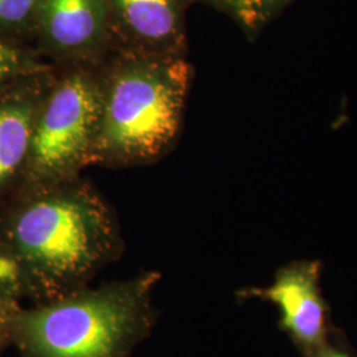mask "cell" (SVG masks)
<instances>
[{
  "mask_svg": "<svg viewBox=\"0 0 357 357\" xmlns=\"http://www.w3.org/2000/svg\"><path fill=\"white\" fill-rule=\"evenodd\" d=\"M40 0H0V40L33 38Z\"/></svg>",
  "mask_w": 357,
  "mask_h": 357,
  "instance_id": "obj_10",
  "label": "cell"
},
{
  "mask_svg": "<svg viewBox=\"0 0 357 357\" xmlns=\"http://www.w3.org/2000/svg\"><path fill=\"white\" fill-rule=\"evenodd\" d=\"M44 70L26 52L19 50L10 41L0 40V91L16 79Z\"/></svg>",
  "mask_w": 357,
  "mask_h": 357,
  "instance_id": "obj_12",
  "label": "cell"
},
{
  "mask_svg": "<svg viewBox=\"0 0 357 357\" xmlns=\"http://www.w3.org/2000/svg\"><path fill=\"white\" fill-rule=\"evenodd\" d=\"M196 0H105L112 52L185 56Z\"/></svg>",
  "mask_w": 357,
  "mask_h": 357,
  "instance_id": "obj_6",
  "label": "cell"
},
{
  "mask_svg": "<svg viewBox=\"0 0 357 357\" xmlns=\"http://www.w3.org/2000/svg\"><path fill=\"white\" fill-rule=\"evenodd\" d=\"M22 307L0 305V352L11 348V326L13 317Z\"/></svg>",
  "mask_w": 357,
  "mask_h": 357,
  "instance_id": "obj_13",
  "label": "cell"
},
{
  "mask_svg": "<svg viewBox=\"0 0 357 357\" xmlns=\"http://www.w3.org/2000/svg\"><path fill=\"white\" fill-rule=\"evenodd\" d=\"M160 278L142 271L23 306L13 317L11 347L20 357H132L159 319L153 293Z\"/></svg>",
  "mask_w": 357,
  "mask_h": 357,
  "instance_id": "obj_2",
  "label": "cell"
},
{
  "mask_svg": "<svg viewBox=\"0 0 357 357\" xmlns=\"http://www.w3.org/2000/svg\"><path fill=\"white\" fill-rule=\"evenodd\" d=\"M24 301H28V293L22 270L0 241V305L22 307Z\"/></svg>",
  "mask_w": 357,
  "mask_h": 357,
  "instance_id": "obj_11",
  "label": "cell"
},
{
  "mask_svg": "<svg viewBox=\"0 0 357 357\" xmlns=\"http://www.w3.org/2000/svg\"><path fill=\"white\" fill-rule=\"evenodd\" d=\"M33 38L61 66L101 63L112 53L105 0H40Z\"/></svg>",
  "mask_w": 357,
  "mask_h": 357,
  "instance_id": "obj_5",
  "label": "cell"
},
{
  "mask_svg": "<svg viewBox=\"0 0 357 357\" xmlns=\"http://www.w3.org/2000/svg\"><path fill=\"white\" fill-rule=\"evenodd\" d=\"M0 241L22 270L31 303L89 286L123 253L113 209L78 176L15 192L0 204Z\"/></svg>",
  "mask_w": 357,
  "mask_h": 357,
  "instance_id": "obj_1",
  "label": "cell"
},
{
  "mask_svg": "<svg viewBox=\"0 0 357 357\" xmlns=\"http://www.w3.org/2000/svg\"><path fill=\"white\" fill-rule=\"evenodd\" d=\"M314 357H352L343 349L335 348V347H320L317 351H314Z\"/></svg>",
  "mask_w": 357,
  "mask_h": 357,
  "instance_id": "obj_14",
  "label": "cell"
},
{
  "mask_svg": "<svg viewBox=\"0 0 357 357\" xmlns=\"http://www.w3.org/2000/svg\"><path fill=\"white\" fill-rule=\"evenodd\" d=\"M61 68L51 76L40 103L20 188L77 178L94 163L102 107L101 63Z\"/></svg>",
  "mask_w": 357,
  "mask_h": 357,
  "instance_id": "obj_4",
  "label": "cell"
},
{
  "mask_svg": "<svg viewBox=\"0 0 357 357\" xmlns=\"http://www.w3.org/2000/svg\"><path fill=\"white\" fill-rule=\"evenodd\" d=\"M1 355H3V352H0V357H1Z\"/></svg>",
  "mask_w": 357,
  "mask_h": 357,
  "instance_id": "obj_15",
  "label": "cell"
},
{
  "mask_svg": "<svg viewBox=\"0 0 357 357\" xmlns=\"http://www.w3.org/2000/svg\"><path fill=\"white\" fill-rule=\"evenodd\" d=\"M191 75L185 56L112 52L105 57L93 165L134 166L166 153L181 126Z\"/></svg>",
  "mask_w": 357,
  "mask_h": 357,
  "instance_id": "obj_3",
  "label": "cell"
},
{
  "mask_svg": "<svg viewBox=\"0 0 357 357\" xmlns=\"http://www.w3.org/2000/svg\"><path fill=\"white\" fill-rule=\"evenodd\" d=\"M228 15L249 35L259 32L294 0H203Z\"/></svg>",
  "mask_w": 357,
  "mask_h": 357,
  "instance_id": "obj_9",
  "label": "cell"
},
{
  "mask_svg": "<svg viewBox=\"0 0 357 357\" xmlns=\"http://www.w3.org/2000/svg\"><path fill=\"white\" fill-rule=\"evenodd\" d=\"M319 262H295L282 268L274 283L265 289H246L243 298H259L274 303L281 312V326L307 351L324 345L327 311L319 290Z\"/></svg>",
  "mask_w": 357,
  "mask_h": 357,
  "instance_id": "obj_7",
  "label": "cell"
},
{
  "mask_svg": "<svg viewBox=\"0 0 357 357\" xmlns=\"http://www.w3.org/2000/svg\"><path fill=\"white\" fill-rule=\"evenodd\" d=\"M51 76L40 70L24 85L0 91V204L13 195V183L24 178L38 107Z\"/></svg>",
  "mask_w": 357,
  "mask_h": 357,
  "instance_id": "obj_8",
  "label": "cell"
}]
</instances>
